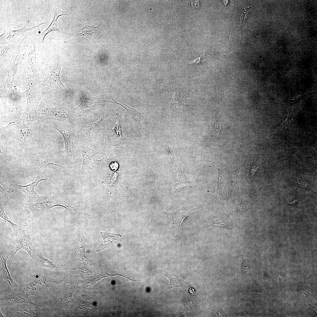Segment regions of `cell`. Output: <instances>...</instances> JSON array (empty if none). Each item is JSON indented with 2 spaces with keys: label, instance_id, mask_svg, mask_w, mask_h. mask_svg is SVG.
Returning <instances> with one entry per match:
<instances>
[{
  "label": "cell",
  "instance_id": "cell-18",
  "mask_svg": "<svg viewBox=\"0 0 317 317\" xmlns=\"http://www.w3.org/2000/svg\"><path fill=\"white\" fill-rule=\"evenodd\" d=\"M31 162L39 167L45 174L48 171L47 167L51 165L56 166L63 168L62 166L53 162L48 156L45 154L34 157L32 158Z\"/></svg>",
  "mask_w": 317,
  "mask_h": 317
},
{
  "label": "cell",
  "instance_id": "cell-11",
  "mask_svg": "<svg viewBox=\"0 0 317 317\" xmlns=\"http://www.w3.org/2000/svg\"><path fill=\"white\" fill-rule=\"evenodd\" d=\"M169 158L177 174L176 181L171 188V193L175 194L178 190L183 187H188L193 189V183L186 180V177L185 174L175 162L173 160V156Z\"/></svg>",
  "mask_w": 317,
  "mask_h": 317
},
{
  "label": "cell",
  "instance_id": "cell-25",
  "mask_svg": "<svg viewBox=\"0 0 317 317\" xmlns=\"http://www.w3.org/2000/svg\"><path fill=\"white\" fill-rule=\"evenodd\" d=\"M37 254L36 256H35L37 258V260L41 265L44 267L50 269L58 268L60 267H57L53 262L50 261L48 259L43 257L40 255L38 253V251H37Z\"/></svg>",
  "mask_w": 317,
  "mask_h": 317
},
{
  "label": "cell",
  "instance_id": "cell-26",
  "mask_svg": "<svg viewBox=\"0 0 317 317\" xmlns=\"http://www.w3.org/2000/svg\"><path fill=\"white\" fill-rule=\"evenodd\" d=\"M0 217L3 219L4 220L5 222H7L9 223L12 226L13 231H14L16 230L19 227H23V226H26L27 225H23L22 226H20L16 224L13 222H11V220L8 218L6 214L4 212V209L2 205V204L0 203Z\"/></svg>",
  "mask_w": 317,
  "mask_h": 317
},
{
  "label": "cell",
  "instance_id": "cell-24",
  "mask_svg": "<svg viewBox=\"0 0 317 317\" xmlns=\"http://www.w3.org/2000/svg\"><path fill=\"white\" fill-rule=\"evenodd\" d=\"M173 90V96L171 103V106L176 107L179 106H189L181 102L179 96V91L178 88L172 83H170Z\"/></svg>",
  "mask_w": 317,
  "mask_h": 317
},
{
  "label": "cell",
  "instance_id": "cell-32",
  "mask_svg": "<svg viewBox=\"0 0 317 317\" xmlns=\"http://www.w3.org/2000/svg\"><path fill=\"white\" fill-rule=\"evenodd\" d=\"M243 271H245L244 272L245 273V274H250V271H249V269L248 268V267H246L245 266H243Z\"/></svg>",
  "mask_w": 317,
  "mask_h": 317
},
{
  "label": "cell",
  "instance_id": "cell-17",
  "mask_svg": "<svg viewBox=\"0 0 317 317\" xmlns=\"http://www.w3.org/2000/svg\"><path fill=\"white\" fill-rule=\"evenodd\" d=\"M89 92H87L80 105L73 110V112L81 114L93 109L96 106V102L92 100Z\"/></svg>",
  "mask_w": 317,
  "mask_h": 317
},
{
  "label": "cell",
  "instance_id": "cell-16",
  "mask_svg": "<svg viewBox=\"0 0 317 317\" xmlns=\"http://www.w3.org/2000/svg\"><path fill=\"white\" fill-rule=\"evenodd\" d=\"M9 255L3 250L0 247V259L1 263V268L4 279L8 283L11 289H13L18 286V285L11 277L7 268L6 263Z\"/></svg>",
  "mask_w": 317,
  "mask_h": 317
},
{
  "label": "cell",
  "instance_id": "cell-12",
  "mask_svg": "<svg viewBox=\"0 0 317 317\" xmlns=\"http://www.w3.org/2000/svg\"><path fill=\"white\" fill-rule=\"evenodd\" d=\"M82 146L81 154L82 161L80 171L83 172L91 168L90 162L94 156L97 154H104L102 152L90 148L85 141H83Z\"/></svg>",
  "mask_w": 317,
  "mask_h": 317
},
{
  "label": "cell",
  "instance_id": "cell-4",
  "mask_svg": "<svg viewBox=\"0 0 317 317\" xmlns=\"http://www.w3.org/2000/svg\"><path fill=\"white\" fill-rule=\"evenodd\" d=\"M52 198L46 200L36 203H22V207L30 210L31 214L35 217L39 216L45 212L47 210L54 207L59 206L63 207L67 210H69L70 206L62 202L53 193Z\"/></svg>",
  "mask_w": 317,
  "mask_h": 317
},
{
  "label": "cell",
  "instance_id": "cell-29",
  "mask_svg": "<svg viewBox=\"0 0 317 317\" xmlns=\"http://www.w3.org/2000/svg\"><path fill=\"white\" fill-rule=\"evenodd\" d=\"M0 191L3 194L7 192L10 194H14L17 193V190L16 189L13 188H9L7 189L6 188L2 187L0 185Z\"/></svg>",
  "mask_w": 317,
  "mask_h": 317
},
{
  "label": "cell",
  "instance_id": "cell-6",
  "mask_svg": "<svg viewBox=\"0 0 317 317\" xmlns=\"http://www.w3.org/2000/svg\"><path fill=\"white\" fill-rule=\"evenodd\" d=\"M42 23L31 28H27L26 25L21 29L16 30H6L0 36V43H13L21 44L24 39L27 37L28 32L34 30L40 25L45 24Z\"/></svg>",
  "mask_w": 317,
  "mask_h": 317
},
{
  "label": "cell",
  "instance_id": "cell-31",
  "mask_svg": "<svg viewBox=\"0 0 317 317\" xmlns=\"http://www.w3.org/2000/svg\"><path fill=\"white\" fill-rule=\"evenodd\" d=\"M192 5L194 8L197 9L199 7L200 3L199 1H192Z\"/></svg>",
  "mask_w": 317,
  "mask_h": 317
},
{
  "label": "cell",
  "instance_id": "cell-7",
  "mask_svg": "<svg viewBox=\"0 0 317 317\" xmlns=\"http://www.w3.org/2000/svg\"><path fill=\"white\" fill-rule=\"evenodd\" d=\"M121 115L116 114L114 124L110 131L105 137V144L108 148L116 146L120 144L124 145L126 141V138L123 135L120 124Z\"/></svg>",
  "mask_w": 317,
  "mask_h": 317
},
{
  "label": "cell",
  "instance_id": "cell-1",
  "mask_svg": "<svg viewBox=\"0 0 317 317\" xmlns=\"http://www.w3.org/2000/svg\"><path fill=\"white\" fill-rule=\"evenodd\" d=\"M21 228L23 227L18 228L13 231L11 235L8 251L9 255L11 256L12 262L16 253L20 250H25L33 259L32 246L36 238L28 236Z\"/></svg>",
  "mask_w": 317,
  "mask_h": 317
},
{
  "label": "cell",
  "instance_id": "cell-22",
  "mask_svg": "<svg viewBox=\"0 0 317 317\" xmlns=\"http://www.w3.org/2000/svg\"><path fill=\"white\" fill-rule=\"evenodd\" d=\"M103 241L102 244L97 248L96 252L100 251L109 247L111 244L114 240H117L121 237L119 234L108 233L101 232L100 233Z\"/></svg>",
  "mask_w": 317,
  "mask_h": 317
},
{
  "label": "cell",
  "instance_id": "cell-13",
  "mask_svg": "<svg viewBox=\"0 0 317 317\" xmlns=\"http://www.w3.org/2000/svg\"><path fill=\"white\" fill-rule=\"evenodd\" d=\"M44 176L42 175L37 176L34 181L27 185H16V186L17 189L23 192L27 195L28 202L30 201L32 198H39L41 197L35 191L34 189L40 181L43 180H48Z\"/></svg>",
  "mask_w": 317,
  "mask_h": 317
},
{
  "label": "cell",
  "instance_id": "cell-23",
  "mask_svg": "<svg viewBox=\"0 0 317 317\" xmlns=\"http://www.w3.org/2000/svg\"><path fill=\"white\" fill-rule=\"evenodd\" d=\"M162 274L166 276L168 279L169 286L168 288V290L173 288L182 287L186 288V287H188V282H186L181 279H179L170 276H168L163 273Z\"/></svg>",
  "mask_w": 317,
  "mask_h": 317
},
{
  "label": "cell",
  "instance_id": "cell-27",
  "mask_svg": "<svg viewBox=\"0 0 317 317\" xmlns=\"http://www.w3.org/2000/svg\"><path fill=\"white\" fill-rule=\"evenodd\" d=\"M217 169L218 170V179L217 192L216 197L219 195H221L223 197L222 192V189L224 185L223 179L222 178L223 171L220 167L217 168Z\"/></svg>",
  "mask_w": 317,
  "mask_h": 317
},
{
  "label": "cell",
  "instance_id": "cell-20",
  "mask_svg": "<svg viewBox=\"0 0 317 317\" xmlns=\"http://www.w3.org/2000/svg\"><path fill=\"white\" fill-rule=\"evenodd\" d=\"M9 311L12 316H41L39 311L32 309L25 308L10 307Z\"/></svg>",
  "mask_w": 317,
  "mask_h": 317
},
{
  "label": "cell",
  "instance_id": "cell-30",
  "mask_svg": "<svg viewBox=\"0 0 317 317\" xmlns=\"http://www.w3.org/2000/svg\"><path fill=\"white\" fill-rule=\"evenodd\" d=\"M295 183L297 185L301 187L305 188L308 189L310 188L309 184L302 180L297 179Z\"/></svg>",
  "mask_w": 317,
  "mask_h": 317
},
{
  "label": "cell",
  "instance_id": "cell-14",
  "mask_svg": "<svg viewBox=\"0 0 317 317\" xmlns=\"http://www.w3.org/2000/svg\"><path fill=\"white\" fill-rule=\"evenodd\" d=\"M29 295L24 293H15L11 292V294H6L1 298V300L11 304L19 303H28L36 306H41L34 303L29 297Z\"/></svg>",
  "mask_w": 317,
  "mask_h": 317
},
{
  "label": "cell",
  "instance_id": "cell-10",
  "mask_svg": "<svg viewBox=\"0 0 317 317\" xmlns=\"http://www.w3.org/2000/svg\"><path fill=\"white\" fill-rule=\"evenodd\" d=\"M108 116V114L101 113L95 114L87 119L85 121L78 136L79 139L83 141H87L94 143L90 138L91 133L92 129L97 124Z\"/></svg>",
  "mask_w": 317,
  "mask_h": 317
},
{
  "label": "cell",
  "instance_id": "cell-28",
  "mask_svg": "<svg viewBox=\"0 0 317 317\" xmlns=\"http://www.w3.org/2000/svg\"><path fill=\"white\" fill-rule=\"evenodd\" d=\"M99 26V24L97 26L94 25L90 26L87 24L83 27L82 32L78 33V35L83 36L95 33L98 30Z\"/></svg>",
  "mask_w": 317,
  "mask_h": 317
},
{
  "label": "cell",
  "instance_id": "cell-21",
  "mask_svg": "<svg viewBox=\"0 0 317 317\" xmlns=\"http://www.w3.org/2000/svg\"><path fill=\"white\" fill-rule=\"evenodd\" d=\"M68 13L67 11H61L58 7L55 9L54 16L53 21L47 28L41 33L43 42L45 36L49 32L54 31H60V29L57 27V20L60 16L67 15Z\"/></svg>",
  "mask_w": 317,
  "mask_h": 317
},
{
  "label": "cell",
  "instance_id": "cell-3",
  "mask_svg": "<svg viewBox=\"0 0 317 317\" xmlns=\"http://www.w3.org/2000/svg\"><path fill=\"white\" fill-rule=\"evenodd\" d=\"M24 87L26 95L27 104L25 112L32 114H37V107L41 96L38 86L31 77H24Z\"/></svg>",
  "mask_w": 317,
  "mask_h": 317
},
{
  "label": "cell",
  "instance_id": "cell-5",
  "mask_svg": "<svg viewBox=\"0 0 317 317\" xmlns=\"http://www.w3.org/2000/svg\"><path fill=\"white\" fill-rule=\"evenodd\" d=\"M57 124L54 122L53 124V128L56 129L61 134L64 140L66 155L71 160H74L77 157L80 151L76 148L73 143V140L77 136L71 130L64 125Z\"/></svg>",
  "mask_w": 317,
  "mask_h": 317
},
{
  "label": "cell",
  "instance_id": "cell-2",
  "mask_svg": "<svg viewBox=\"0 0 317 317\" xmlns=\"http://www.w3.org/2000/svg\"><path fill=\"white\" fill-rule=\"evenodd\" d=\"M39 119L40 122L52 119L59 121L60 123L62 122H69L74 125L77 123L73 112L68 109L64 101L55 107H45Z\"/></svg>",
  "mask_w": 317,
  "mask_h": 317
},
{
  "label": "cell",
  "instance_id": "cell-33",
  "mask_svg": "<svg viewBox=\"0 0 317 317\" xmlns=\"http://www.w3.org/2000/svg\"><path fill=\"white\" fill-rule=\"evenodd\" d=\"M257 167L254 166V165L252 166L251 170V173L253 174L255 173L257 170Z\"/></svg>",
  "mask_w": 317,
  "mask_h": 317
},
{
  "label": "cell",
  "instance_id": "cell-9",
  "mask_svg": "<svg viewBox=\"0 0 317 317\" xmlns=\"http://www.w3.org/2000/svg\"><path fill=\"white\" fill-rule=\"evenodd\" d=\"M122 102V104L119 103L118 104L121 105L127 110L128 114L140 127L144 134H145L149 133L153 121L150 115L140 113L136 109L129 107Z\"/></svg>",
  "mask_w": 317,
  "mask_h": 317
},
{
  "label": "cell",
  "instance_id": "cell-34",
  "mask_svg": "<svg viewBox=\"0 0 317 317\" xmlns=\"http://www.w3.org/2000/svg\"><path fill=\"white\" fill-rule=\"evenodd\" d=\"M299 199L298 198L294 199V200L292 201L289 203V204H291L293 205H295L296 204L297 202L298 201Z\"/></svg>",
  "mask_w": 317,
  "mask_h": 317
},
{
  "label": "cell",
  "instance_id": "cell-19",
  "mask_svg": "<svg viewBox=\"0 0 317 317\" xmlns=\"http://www.w3.org/2000/svg\"><path fill=\"white\" fill-rule=\"evenodd\" d=\"M23 58V55L20 53L19 48L15 49L12 56L9 66V80H14V77L17 68Z\"/></svg>",
  "mask_w": 317,
  "mask_h": 317
},
{
  "label": "cell",
  "instance_id": "cell-8",
  "mask_svg": "<svg viewBox=\"0 0 317 317\" xmlns=\"http://www.w3.org/2000/svg\"><path fill=\"white\" fill-rule=\"evenodd\" d=\"M198 205L178 207L173 205L171 206L169 214L172 219L173 227L176 230L181 228V224L185 218L193 210L198 208Z\"/></svg>",
  "mask_w": 317,
  "mask_h": 317
},
{
  "label": "cell",
  "instance_id": "cell-15",
  "mask_svg": "<svg viewBox=\"0 0 317 317\" xmlns=\"http://www.w3.org/2000/svg\"><path fill=\"white\" fill-rule=\"evenodd\" d=\"M61 68V66L59 65L56 64L54 66L49 74L45 90L64 87L60 77Z\"/></svg>",
  "mask_w": 317,
  "mask_h": 317
}]
</instances>
